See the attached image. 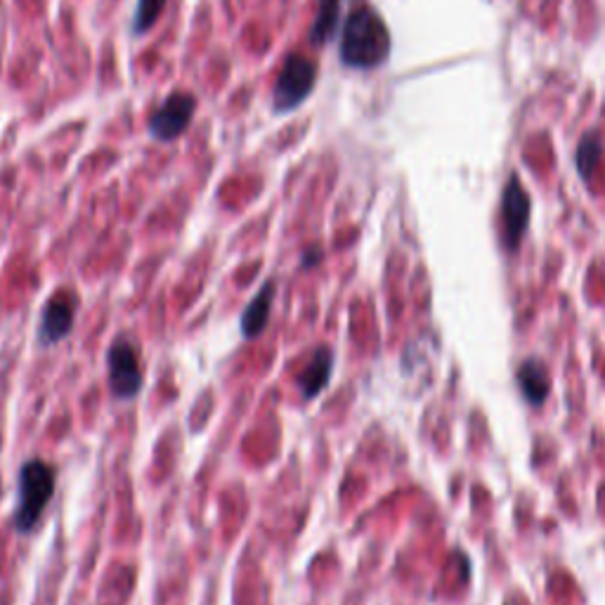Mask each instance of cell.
Masks as SVG:
<instances>
[{"instance_id":"obj_1","label":"cell","mask_w":605,"mask_h":605,"mask_svg":"<svg viewBox=\"0 0 605 605\" xmlns=\"http://www.w3.org/2000/svg\"><path fill=\"white\" fill-rule=\"evenodd\" d=\"M390 55V31L374 10L350 12L341 34V62L350 69H376Z\"/></svg>"},{"instance_id":"obj_2","label":"cell","mask_w":605,"mask_h":605,"mask_svg":"<svg viewBox=\"0 0 605 605\" xmlns=\"http://www.w3.org/2000/svg\"><path fill=\"white\" fill-rule=\"evenodd\" d=\"M55 468L45 464L41 459L26 461L19 471V499L12 525L17 532H29L36 528L41 520L45 506L50 504L52 494H55Z\"/></svg>"},{"instance_id":"obj_3","label":"cell","mask_w":605,"mask_h":605,"mask_svg":"<svg viewBox=\"0 0 605 605\" xmlns=\"http://www.w3.org/2000/svg\"><path fill=\"white\" fill-rule=\"evenodd\" d=\"M317 83V64L305 55H291L279 71L272 90V109L277 114H289L308 100Z\"/></svg>"},{"instance_id":"obj_4","label":"cell","mask_w":605,"mask_h":605,"mask_svg":"<svg viewBox=\"0 0 605 605\" xmlns=\"http://www.w3.org/2000/svg\"><path fill=\"white\" fill-rule=\"evenodd\" d=\"M197 97L190 93H173L149 119V135L154 140L173 142L178 140L194 119Z\"/></svg>"},{"instance_id":"obj_5","label":"cell","mask_w":605,"mask_h":605,"mask_svg":"<svg viewBox=\"0 0 605 605\" xmlns=\"http://www.w3.org/2000/svg\"><path fill=\"white\" fill-rule=\"evenodd\" d=\"M109 386L116 398H135L142 388L140 360L128 338H116L109 348Z\"/></svg>"},{"instance_id":"obj_6","label":"cell","mask_w":605,"mask_h":605,"mask_svg":"<svg viewBox=\"0 0 605 605\" xmlns=\"http://www.w3.org/2000/svg\"><path fill=\"white\" fill-rule=\"evenodd\" d=\"M76 296L71 291H57L45 305L41 315V327H38V338L43 346H55L74 327L76 317Z\"/></svg>"},{"instance_id":"obj_7","label":"cell","mask_w":605,"mask_h":605,"mask_svg":"<svg viewBox=\"0 0 605 605\" xmlns=\"http://www.w3.org/2000/svg\"><path fill=\"white\" fill-rule=\"evenodd\" d=\"M502 220H504V237L509 249H518L520 239H523L525 227L530 220V199L520 187L518 178L506 182L504 201H502Z\"/></svg>"},{"instance_id":"obj_8","label":"cell","mask_w":605,"mask_h":605,"mask_svg":"<svg viewBox=\"0 0 605 605\" xmlns=\"http://www.w3.org/2000/svg\"><path fill=\"white\" fill-rule=\"evenodd\" d=\"M331 364H334V355H331L329 348H320L312 355L308 367L298 376V388H301L305 398H315V395L322 393V388L329 383Z\"/></svg>"},{"instance_id":"obj_9","label":"cell","mask_w":605,"mask_h":605,"mask_svg":"<svg viewBox=\"0 0 605 605\" xmlns=\"http://www.w3.org/2000/svg\"><path fill=\"white\" fill-rule=\"evenodd\" d=\"M272 301H275V282H265L263 289L258 291V296L246 305L242 315V334L246 338L258 336L260 331L265 329V324H268V317H270Z\"/></svg>"},{"instance_id":"obj_10","label":"cell","mask_w":605,"mask_h":605,"mask_svg":"<svg viewBox=\"0 0 605 605\" xmlns=\"http://www.w3.org/2000/svg\"><path fill=\"white\" fill-rule=\"evenodd\" d=\"M518 381H520V388H523L525 398H528L532 405H542L546 395H549V374H546V369L537 360H528L520 364Z\"/></svg>"},{"instance_id":"obj_11","label":"cell","mask_w":605,"mask_h":605,"mask_svg":"<svg viewBox=\"0 0 605 605\" xmlns=\"http://www.w3.org/2000/svg\"><path fill=\"white\" fill-rule=\"evenodd\" d=\"M338 8H341V0H320V15H317L310 31L312 43L322 45L329 41V36L334 34L338 24Z\"/></svg>"},{"instance_id":"obj_12","label":"cell","mask_w":605,"mask_h":605,"mask_svg":"<svg viewBox=\"0 0 605 605\" xmlns=\"http://www.w3.org/2000/svg\"><path fill=\"white\" fill-rule=\"evenodd\" d=\"M166 8V0H138V8H135L133 17V34H147L149 29L156 24L161 12Z\"/></svg>"},{"instance_id":"obj_13","label":"cell","mask_w":605,"mask_h":605,"mask_svg":"<svg viewBox=\"0 0 605 605\" xmlns=\"http://www.w3.org/2000/svg\"><path fill=\"white\" fill-rule=\"evenodd\" d=\"M601 152H603L601 140H598L596 135H587V138L580 142V149H577V168H580L582 178H589L591 171H594L596 161L601 159Z\"/></svg>"}]
</instances>
